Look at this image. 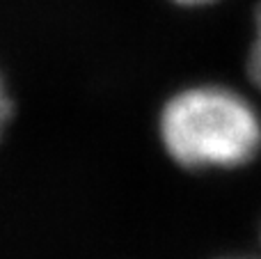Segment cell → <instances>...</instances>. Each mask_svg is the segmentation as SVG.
Listing matches in <instances>:
<instances>
[{"label": "cell", "mask_w": 261, "mask_h": 259, "mask_svg": "<svg viewBox=\"0 0 261 259\" xmlns=\"http://www.w3.org/2000/svg\"><path fill=\"white\" fill-rule=\"evenodd\" d=\"M161 138L184 168H236L261 147V119L227 87H190L165 103Z\"/></svg>", "instance_id": "6da1fadb"}, {"label": "cell", "mask_w": 261, "mask_h": 259, "mask_svg": "<svg viewBox=\"0 0 261 259\" xmlns=\"http://www.w3.org/2000/svg\"><path fill=\"white\" fill-rule=\"evenodd\" d=\"M181 5H202V3H208V0H176Z\"/></svg>", "instance_id": "3957f363"}, {"label": "cell", "mask_w": 261, "mask_h": 259, "mask_svg": "<svg viewBox=\"0 0 261 259\" xmlns=\"http://www.w3.org/2000/svg\"><path fill=\"white\" fill-rule=\"evenodd\" d=\"M248 73L252 78V83L261 90V7L257 12V37H254L252 50H250L248 60Z\"/></svg>", "instance_id": "7a4b0ae2"}]
</instances>
